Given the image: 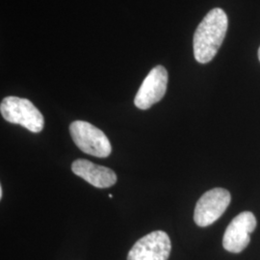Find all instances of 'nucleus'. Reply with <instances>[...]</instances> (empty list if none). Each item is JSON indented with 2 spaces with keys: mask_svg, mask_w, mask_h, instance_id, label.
<instances>
[{
  "mask_svg": "<svg viewBox=\"0 0 260 260\" xmlns=\"http://www.w3.org/2000/svg\"><path fill=\"white\" fill-rule=\"evenodd\" d=\"M229 26L224 11L220 8L211 10L196 30L193 47L195 59L201 64L210 62L223 44Z\"/></svg>",
  "mask_w": 260,
  "mask_h": 260,
  "instance_id": "1",
  "label": "nucleus"
},
{
  "mask_svg": "<svg viewBox=\"0 0 260 260\" xmlns=\"http://www.w3.org/2000/svg\"><path fill=\"white\" fill-rule=\"evenodd\" d=\"M0 112L4 120L19 124L33 133H39L44 129L43 114L26 99L7 96L1 102Z\"/></svg>",
  "mask_w": 260,
  "mask_h": 260,
  "instance_id": "2",
  "label": "nucleus"
},
{
  "mask_svg": "<svg viewBox=\"0 0 260 260\" xmlns=\"http://www.w3.org/2000/svg\"><path fill=\"white\" fill-rule=\"evenodd\" d=\"M70 132L77 148L89 155L108 157L112 152L110 141L100 128L90 122L75 121L70 125Z\"/></svg>",
  "mask_w": 260,
  "mask_h": 260,
  "instance_id": "3",
  "label": "nucleus"
},
{
  "mask_svg": "<svg viewBox=\"0 0 260 260\" xmlns=\"http://www.w3.org/2000/svg\"><path fill=\"white\" fill-rule=\"evenodd\" d=\"M231 200L230 192L223 188H214L207 191L196 205L195 223L203 228L215 223L226 210Z\"/></svg>",
  "mask_w": 260,
  "mask_h": 260,
  "instance_id": "4",
  "label": "nucleus"
},
{
  "mask_svg": "<svg viewBox=\"0 0 260 260\" xmlns=\"http://www.w3.org/2000/svg\"><path fill=\"white\" fill-rule=\"evenodd\" d=\"M172 244L167 233L156 231L136 242L131 248L127 260H168Z\"/></svg>",
  "mask_w": 260,
  "mask_h": 260,
  "instance_id": "5",
  "label": "nucleus"
},
{
  "mask_svg": "<svg viewBox=\"0 0 260 260\" xmlns=\"http://www.w3.org/2000/svg\"><path fill=\"white\" fill-rule=\"evenodd\" d=\"M256 228V219L250 211L237 215L223 234V246L224 250L233 253L244 251L251 241V233Z\"/></svg>",
  "mask_w": 260,
  "mask_h": 260,
  "instance_id": "6",
  "label": "nucleus"
},
{
  "mask_svg": "<svg viewBox=\"0 0 260 260\" xmlns=\"http://www.w3.org/2000/svg\"><path fill=\"white\" fill-rule=\"evenodd\" d=\"M168 73L163 66H156L149 72L141 85L134 104L141 110L149 109L159 103L167 91Z\"/></svg>",
  "mask_w": 260,
  "mask_h": 260,
  "instance_id": "7",
  "label": "nucleus"
},
{
  "mask_svg": "<svg viewBox=\"0 0 260 260\" xmlns=\"http://www.w3.org/2000/svg\"><path fill=\"white\" fill-rule=\"evenodd\" d=\"M73 173L96 188H109L117 182V175L109 169L86 159H77L72 165Z\"/></svg>",
  "mask_w": 260,
  "mask_h": 260,
  "instance_id": "8",
  "label": "nucleus"
},
{
  "mask_svg": "<svg viewBox=\"0 0 260 260\" xmlns=\"http://www.w3.org/2000/svg\"><path fill=\"white\" fill-rule=\"evenodd\" d=\"M3 197V189H2V186H0V199H2Z\"/></svg>",
  "mask_w": 260,
  "mask_h": 260,
  "instance_id": "9",
  "label": "nucleus"
},
{
  "mask_svg": "<svg viewBox=\"0 0 260 260\" xmlns=\"http://www.w3.org/2000/svg\"><path fill=\"white\" fill-rule=\"evenodd\" d=\"M258 58H259V61H260V47H259V49H258Z\"/></svg>",
  "mask_w": 260,
  "mask_h": 260,
  "instance_id": "10",
  "label": "nucleus"
}]
</instances>
